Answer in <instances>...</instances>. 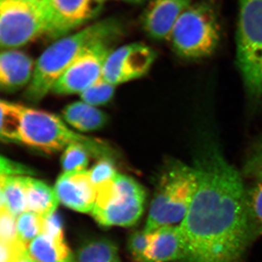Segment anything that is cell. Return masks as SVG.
<instances>
[{
	"label": "cell",
	"mask_w": 262,
	"mask_h": 262,
	"mask_svg": "<svg viewBox=\"0 0 262 262\" xmlns=\"http://www.w3.org/2000/svg\"><path fill=\"white\" fill-rule=\"evenodd\" d=\"M26 178L0 176V206L15 217L27 211Z\"/></svg>",
	"instance_id": "obj_19"
},
{
	"label": "cell",
	"mask_w": 262,
	"mask_h": 262,
	"mask_svg": "<svg viewBox=\"0 0 262 262\" xmlns=\"http://www.w3.org/2000/svg\"><path fill=\"white\" fill-rule=\"evenodd\" d=\"M191 4V0H149L141 15V27L151 39H168L177 20Z\"/></svg>",
	"instance_id": "obj_12"
},
{
	"label": "cell",
	"mask_w": 262,
	"mask_h": 262,
	"mask_svg": "<svg viewBox=\"0 0 262 262\" xmlns=\"http://www.w3.org/2000/svg\"><path fill=\"white\" fill-rule=\"evenodd\" d=\"M0 262H17L29 254L28 246L19 239L12 242H1Z\"/></svg>",
	"instance_id": "obj_28"
},
{
	"label": "cell",
	"mask_w": 262,
	"mask_h": 262,
	"mask_svg": "<svg viewBox=\"0 0 262 262\" xmlns=\"http://www.w3.org/2000/svg\"><path fill=\"white\" fill-rule=\"evenodd\" d=\"M237 63L248 94L262 98V0H238Z\"/></svg>",
	"instance_id": "obj_6"
},
{
	"label": "cell",
	"mask_w": 262,
	"mask_h": 262,
	"mask_svg": "<svg viewBox=\"0 0 262 262\" xmlns=\"http://www.w3.org/2000/svg\"><path fill=\"white\" fill-rule=\"evenodd\" d=\"M95 4L94 0H41L48 37L60 39L92 20L100 11V6Z\"/></svg>",
	"instance_id": "obj_10"
},
{
	"label": "cell",
	"mask_w": 262,
	"mask_h": 262,
	"mask_svg": "<svg viewBox=\"0 0 262 262\" xmlns=\"http://www.w3.org/2000/svg\"><path fill=\"white\" fill-rule=\"evenodd\" d=\"M20 143L45 151H63L73 144L83 146L91 157L98 160H113L116 157L106 141L82 135L70 128L54 114L24 106Z\"/></svg>",
	"instance_id": "obj_4"
},
{
	"label": "cell",
	"mask_w": 262,
	"mask_h": 262,
	"mask_svg": "<svg viewBox=\"0 0 262 262\" xmlns=\"http://www.w3.org/2000/svg\"><path fill=\"white\" fill-rule=\"evenodd\" d=\"M198 189V176L192 165L169 159L158 174L145 230L153 232L182 223Z\"/></svg>",
	"instance_id": "obj_3"
},
{
	"label": "cell",
	"mask_w": 262,
	"mask_h": 262,
	"mask_svg": "<svg viewBox=\"0 0 262 262\" xmlns=\"http://www.w3.org/2000/svg\"><path fill=\"white\" fill-rule=\"evenodd\" d=\"M58 201L74 211L89 213L94 209L96 190L89 170L63 172L54 188Z\"/></svg>",
	"instance_id": "obj_13"
},
{
	"label": "cell",
	"mask_w": 262,
	"mask_h": 262,
	"mask_svg": "<svg viewBox=\"0 0 262 262\" xmlns=\"http://www.w3.org/2000/svg\"><path fill=\"white\" fill-rule=\"evenodd\" d=\"M76 262H120L117 246L110 239H94L77 251Z\"/></svg>",
	"instance_id": "obj_20"
},
{
	"label": "cell",
	"mask_w": 262,
	"mask_h": 262,
	"mask_svg": "<svg viewBox=\"0 0 262 262\" xmlns=\"http://www.w3.org/2000/svg\"><path fill=\"white\" fill-rule=\"evenodd\" d=\"M116 86L110 83L101 77L80 94L81 101L97 108L107 104L115 96Z\"/></svg>",
	"instance_id": "obj_23"
},
{
	"label": "cell",
	"mask_w": 262,
	"mask_h": 262,
	"mask_svg": "<svg viewBox=\"0 0 262 262\" xmlns=\"http://www.w3.org/2000/svg\"><path fill=\"white\" fill-rule=\"evenodd\" d=\"M122 1L125 2V3H130V4H141L144 3L146 0H122Z\"/></svg>",
	"instance_id": "obj_35"
},
{
	"label": "cell",
	"mask_w": 262,
	"mask_h": 262,
	"mask_svg": "<svg viewBox=\"0 0 262 262\" xmlns=\"http://www.w3.org/2000/svg\"><path fill=\"white\" fill-rule=\"evenodd\" d=\"M156 58L152 48L135 42L112 51L108 56L102 77L113 85L140 78L149 72Z\"/></svg>",
	"instance_id": "obj_11"
},
{
	"label": "cell",
	"mask_w": 262,
	"mask_h": 262,
	"mask_svg": "<svg viewBox=\"0 0 262 262\" xmlns=\"http://www.w3.org/2000/svg\"><path fill=\"white\" fill-rule=\"evenodd\" d=\"M122 22L116 18L103 19L53 42L38 58L32 80L24 98L38 103L50 93L57 80L86 50L103 41H116L123 34Z\"/></svg>",
	"instance_id": "obj_2"
},
{
	"label": "cell",
	"mask_w": 262,
	"mask_h": 262,
	"mask_svg": "<svg viewBox=\"0 0 262 262\" xmlns=\"http://www.w3.org/2000/svg\"><path fill=\"white\" fill-rule=\"evenodd\" d=\"M94 108V106L84 103V101H76L65 106L62 111V116L63 120L68 125L75 127Z\"/></svg>",
	"instance_id": "obj_27"
},
{
	"label": "cell",
	"mask_w": 262,
	"mask_h": 262,
	"mask_svg": "<svg viewBox=\"0 0 262 262\" xmlns=\"http://www.w3.org/2000/svg\"><path fill=\"white\" fill-rule=\"evenodd\" d=\"M91 181L95 187L113 182L118 175L113 160L102 159L98 160L91 170H89Z\"/></svg>",
	"instance_id": "obj_26"
},
{
	"label": "cell",
	"mask_w": 262,
	"mask_h": 262,
	"mask_svg": "<svg viewBox=\"0 0 262 262\" xmlns=\"http://www.w3.org/2000/svg\"><path fill=\"white\" fill-rule=\"evenodd\" d=\"M95 2H96V3H97L98 5H101L102 3H104L105 1H106V0H94Z\"/></svg>",
	"instance_id": "obj_37"
},
{
	"label": "cell",
	"mask_w": 262,
	"mask_h": 262,
	"mask_svg": "<svg viewBox=\"0 0 262 262\" xmlns=\"http://www.w3.org/2000/svg\"><path fill=\"white\" fill-rule=\"evenodd\" d=\"M193 167L198 189L180 226L184 248L179 262H241L252 241L243 174L213 141L198 148Z\"/></svg>",
	"instance_id": "obj_1"
},
{
	"label": "cell",
	"mask_w": 262,
	"mask_h": 262,
	"mask_svg": "<svg viewBox=\"0 0 262 262\" xmlns=\"http://www.w3.org/2000/svg\"><path fill=\"white\" fill-rule=\"evenodd\" d=\"M184 243L180 226H167L153 232L144 262H179Z\"/></svg>",
	"instance_id": "obj_15"
},
{
	"label": "cell",
	"mask_w": 262,
	"mask_h": 262,
	"mask_svg": "<svg viewBox=\"0 0 262 262\" xmlns=\"http://www.w3.org/2000/svg\"><path fill=\"white\" fill-rule=\"evenodd\" d=\"M17 262H37L35 260L33 259L32 257H31L30 255L28 254L27 256H26L25 257L22 258L21 259L19 260Z\"/></svg>",
	"instance_id": "obj_34"
},
{
	"label": "cell",
	"mask_w": 262,
	"mask_h": 262,
	"mask_svg": "<svg viewBox=\"0 0 262 262\" xmlns=\"http://www.w3.org/2000/svg\"><path fill=\"white\" fill-rule=\"evenodd\" d=\"M35 63L24 52L5 50L0 56V86L5 92H15L28 87L32 80Z\"/></svg>",
	"instance_id": "obj_14"
},
{
	"label": "cell",
	"mask_w": 262,
	"mask_h": 262,
	"mask_svg": "<svg viewBox=\"0 0 262 262\" xmlns=\"http://www.w3.org/2000/svg\"><path fill=\"white\" fill-rule=\"evenodd\" d=\"M262 168V136L251 148L244 168V173Z\"/></svg>",
	"instance_id": "obj_33"
},
{
	"label": "cell",
	"mask_w": 262,
	"mask_h": 262,
	"mask_svg": "<svg viewBox=\"0 0 262 262\" xmlns=\"http://www.w3.org/2000/svg\"><path fill=\"white\" fill-rule=\"evenodd\" d=\"M115 41L98 42L77 58L63 72L52 89L57 95L79 94L102 77L105 63Z\"/></svg>",
	"instance_id": "obj_9"
},
{
	"label": "cell",
	"mask_w": 262,
	"mask_h": 262,
	"mask_svg": "<svg viewBox=\"0 0 262 262\" xmlns=\"http://www.w3.org/2000/svg\"><path fill=\"white\" fill-rule=\"evenodd\" d=\"M0 237L1 242H12L18 239L15 217L5 208H1Z\"/></svg>",
	"instance_id": "obj_30"
},
{
	"label": "cell",
	"mask_w": 262,
	"mask_h": 262,
	"mask_svg": "<svg viewBox=\"0 0 262 262\" xmlns=\"http://www.w3.org/2000/svg\"><path fill=\"white\" fill-rule=\"evenodd\" d=\"M11 1L22 2L27 3H39L41 0H11Z\"/></svg>",
	"instance_id": "obj_36"
},
{
	"label": "cell",
	"mask_w": 262,
	"mask_h": 262,
	"mask_svg": "<svg viewBox=\"0 0 262 262\" xmlns=\"http://www.w3.org/2000/svg\"><path fill=\"white\" fill-rule=\"evenodd\" d=\"M48 25L39 3L0 0L2 49H17L47 36Z\"/></svg>",
	"instance_id": "obj_8"
},
{
	"label": "cell",
	"mask_w": 262,
	"mask_h": 262,
	"mask_svg": "<svg viewBox=\"0 0 262 262\" xmlns=\"http://www.w3.org/2000/svg\"><path fill=\"white\" fill-rule=\"evenodd\" d=\"M96 199L91 214L103 227H130L144 211L146 192L135 179L118 174L113 182L96 187Z\"/></svg>",
	"instance_id": "obj_7"
},
{
	"label": "cell",
	"mask_w": 262,
	"mask_h": 262,
	"mask_svg": "<svg viewBox=\"0 0 262 262\" xmlns=\"http://www.w3.org/2000/svg\"><path fill=\"white\" fill-rule=\"evenodd\" d=\"M27 211L46 217L56 211L58 198L54 189L46 183L27 177Z\"/></svg>",
	"instance_id": "obj_17"
},
{
	"label": "cell",
	"mask_w": 262,
	"mask_h": 262,
	"mask_svg": "<svg viewBox=\"0 0 262 262\" xmlns=\"http://www.w3.org/2000/svg\"><path fill=\"white\" fill-rule=\"evenodd\" d=\"M107 122L108 116L106 114L94 107L74 129L81 133L93 132L102 128Z\"/></svg>",
	"instance_id": "obj_29"
},
{
	"label": "cell",
	"mask_w": 262,
	"mask_h": 262,
	"mask_svg": "<svg viewBox=\"0 0 262 262\" xmlns=\"http://www.w3.org/2000/svg\"><path fill=\"white\" fill-rule=\"evenodd\" d=\"M0 172L5 177H23L24 175H33L35 172L29 167L22 164L15 163L5 157H1Z\"/></svg>",
	"instance_id": "obj_32"
},
{
	"label": "cell",
	"mask_w": 262,
	"mask_h": 262,
	"mask_svg": "<svg viewBox=\"0 0 262 262\" xmlns=\"http://www.w3.org/2000/svg\"><path fill=\"white\" fill-rule=\"evenodd\" d=\"M44 217L32 212H24L17 219V236L19 241L29 246V244L42 234Z\"/></svg>",
	"instance_id": "obj_22"
},
{
	"label": "cell",
	"mask_w": 262,
	"mask_h": 262,
	"mask_svg": "<svg viewBox=\"0 0 262 262\" xmlns=\"http://www.w3.org/2000/svg\"><path fill=\"white\" fill-rule=\"evenodd\" d=\"M153 232H146L145 229L141 231H136L134 232L128 239L127 248L128 251L137 262H144L145 255L149 248Z\"/></svg>",
	"instance_id": "obj_25"
},
{
	"label": "cell",
	"mask_w": 262,
	"mask_h": 262,
	"mask_svg": "<svg viewBox=\"0 0 262 262\" xmlns=\"http://www.w3.org/2000/svg\"><path fill=\"white\" fill-rule=\"evenodd\" d=\"M29 255L37 262H76L65 239L53 238L41 234L28 246Z\"/></svg>",
	"instance_id": "obj_18"
},
{
	"label": "cell",
	"mask_w": 262,
	"mask_h": 262,
	"mask_svg": "<svg viewBox=\"0 0 262 262\" xmlns=\"http://www.w3.org/2000/svg\"><path fill=\"white\" fill-rule=\"evenodd\" d=\"M42 234L53 238L64 239L63 222L61 215L56 211L45 217Z\"/></svg>",
	"instance_id": "obj_31"
},
{
	"label": "cell",
	"mask_w": 262,
	"mask_h": 262,
	"mask_svg": "<svg viewBox=\"0 0 262 262\" xmlns=\"http://www.w3.org/2000/svg\"><path fill=\"white\" fill-rule=\"evenodd\" d=\"M91 155L83 146L73 144L66 148L62 153L61 163L64 172L86 170Z\"/></svg>",
	"instance_id": "obj_24"
},
{
	"label": "cell",
	"mask_w": 262,
	"mask_h": 262,
	"mask_svg": "<svg viewBox=\"0 0 262 262\" xmlns=\"http://www.w3.org/2000/svg\"><path fill=\"white\" fill-rule=\"evenodd\" d=\"M249 179L246 184V208L251 241L262 236V168L243 174Z\"/></svg>",
	"instance_id": "obj_16"
},
{
	"label": "cell",
	"mask_w": 262,
	"mask_h": 262,
	"mask_svg": "<svg viewBox=\"0 0 262 262\" xmlns=\"http://www.w3.org/2000/svg\"><path fill=\"white\" fill-rule=\"evenodd\" d=\"M0 135L3 140L20 142L24 106L22 105L2 101Z\"/></svg>",
	"instance_id": "obj_21"
},
{
	"label": "cell",
	"mask_w": 262,
	"mask_h": 262,
	"mask_svg": "<svg viewBox=\"0 0 262 262\" xmlns=\"http://www.w3.org/2000/svg\"><path fill=\"white\" fill-rule=\"evenodd\" d=\"M174 52L185 59L211 56L220 46L221 25L211 0L192 3L183 12L168 37Z\"/></svg>",
	"instance_id": "obj_5"
}]
</instances>
